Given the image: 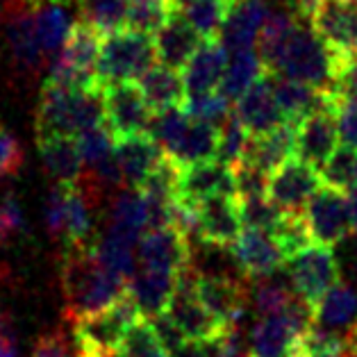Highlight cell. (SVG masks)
Listing matches in <instances>:
<instances>
[{
    "label": "cell",
    "instance_id": "6da1fadb",
    "mask_svg": "<svg viewBox=\"0 0 357 357\" xmlns=\"http://www.w3.org/2000/svg\"><path fill=\"white\" fill-rule=\"evenodd\" d=\"M59 278H62V291L66 303L64 317L68 321L96 314V312L109 307L112 303L121 298V294L128 287L100 264L93 241L86 243V246L64 248Z\"/></svg>",
    "mask_w": 357,
    "mask_h": 357
},
{
    "label": "cell",
    "instance_id": "7a4b0ae2",
    "mask_svg": "<svg viewBox=\"0 0 357 357\" xmlns=\"http://www.w3.org/2000/svg\"><path fill=\"white\" fill-rule=\"evenodd\" d=\"M339 64L342 57L319 37L312 23L298 19L280 50L273 73L294 77L321 91H333Z\"/></svg>",
    "mask_w": 357,
    "mask_h": 357
},
{
    "label": "cell",
    "instance_id": "3957f363",
    "mask_svg": "<svg viewBox=\"0 0 357 357\" xmlns=\"http://www.w3.org/2000/svg\"><path fill=\"white\" fill-rule=\"evenodd\" d=\"M158 50L155 39L146 32L132 28H121L105 34L100 46L98 64H96V82L107 86L114 82L139 80L153 66Z\"/></svg>",
    "mask_w": 357,
    "mask_h": 357
},
{
    "label": "cell",
    "instance_id": "277c9868",
    "mask_svg": "<svg viewBox=\"0 0 357 357\" xmlns=\"http://www.w3.org/2000/svg\"><path fill=\"white\" fill-rule=\"evenodd\" d=\"M287 273L291 278V284L296 294L312 307L333 289L335 284L342 282V262L333 246L312 241L310 246L294 252L284 262Z\"/></svg>",
    "mask_w": 357,
    "mask_h": 357
},
{
    "label": "cell",
    "instance_id": "5b68a950",
    "mask_svg": "<svg viewBox=\"0 0 357 357\" xmlns=\"http://www.w3.org/2000/svg\"><path fill=\"white\" fill-rule=\"evenodd\" d=\"M37 0H10L5 14V39L12 62L23 73H37L48 64V55L37 32Z\"/></svg>",
    "mask_w": 357,
    "mask_h": 357
},
{
    "label": "cell",
    "instance_id": "8992f818",
    "mask_svg": "<svg viewBox=\"0 0 357 357\" xmlns=\"http://www.w3.org/2000/svg\"><path fill=\"white\" fill-rule=\"evenodd\" d=\"M312 241L337 248L353 232L348 214V191L324 185L303 210Z\"/></svg>",
    "mask_w": 357,
    "mask_h": 357
},
{
    "label": "cell",
    "instance_id": "52a82bcc",
    "mask_svg": "<svg viewBox=\"0 0 357 357\" xmlns=\"http://www.w3.org/2000/svg\"><path fill=\"white\" fill-rule=\"evenodd\" d=\"M324 187V178L314 164L301 158H289L268 173L266 194L284 212H303L310 198Z\"/></svg>",
    "mask_w": 357,
    "mask_h": 357
},
{
    "label": "cell",
    "instance_id": "ba28073f",
    "mask_svg": "<svg viewBox=\"0 0 357 357\" xmlns=\"http://www.w3.org/2000/svg\"><path fill=\"white\" fill-rule=\"evenodd\" d=\"M139 266L182 275L191 266V239L176 225H160L144 232L137 246Z\"/></svg>",
    "mask_w": 357,
    "mask_h": 357
},
{
    "label": "cell",
    "instance_id": "9c48e42d",
    "mask_svg": "<svg viewBox=\"0 0 357 357\" xmlns=\"http://www.w3.org/2000/svg\"><path fill=\"white\" fill-rule=\"evenodd\" d=\"M307 21L342 59L357 50V0H317Z\"/></svg>",
    "mask_w": 357,
    "mask_h": 357
},
{
    "label": "cell",
    "instance_id": "30bf717a",
    "mask_svg": "<svg viewBox=\"0 0 357 357\" xmlns=\"http://www.w3.org/2000/svg\"><path fill=\"white\" fill-rule=\"evenodd\" d=\"M243 230L239 198L219 194L196 203V234L191 241L230 248Z\"/></svg>",
    "mask_w": 357,
    "mask_h": 357
},
{
    "label": "cell",
    "instance_id": "8fae6325",
    "mask_svg": "<svg viewBox=\"0 0 357 357\" xmlns=\"http://www.w3.org/2000/svg\"><path fill=\"white\" fill-rule=\"evenodd\" d=\"M196 294L221 321H225L230 328H239V321L243 319V312H246V303L250 296H248V284L239 280L237 273L196 271Z\"/></svg>",
    "mask_w": 357,
    "mask_h": 357
},
{
    "label": "cell",
    "instance_id": "7c38bea8",
    "mask_svg": "<svg viewBox=\"0 0 357 357\" xmlns=\"http://www.w3.org/2000/svg\"><path fill=\"white\" fill-rule=\"evenodd\" d=\"M102 89H105V112L112 132L116 137L148 132L153 109L148 107L144 93L139 89V82H114L102 86Z\"/></svg>",
    "mask_w": 357,
    "mask_h": 357
},
{
    "label": "cell",
    "instance_id": "4fadbf2b",
    "mask_svg": "<svg viewBox=\"0 0 357 357\" xmlns=\"http://www.w3.org/2000/svg\"><path fill=\"white\" fill-rule=\"evenodd\" d=\"M342 137H339L337 109L312 112L296 123V158L314 164L321 169L333 155Z\"/></svg>",
    "mask_w": 357,
    "mask_h": 357
},
{
    "label": "cell",
    "instance_id": "5bb4252c",
    "mask_svg": "<svg viewBox=\"0 0 357 357\" xmlns=\"http://www.w3.org/2000/svg\"><path fill=\"white\" fill-rule=\"evenodd\" d=\"M234 259L239 264V271L243 278H262L268 273H275L278 268L284 266V252L275 237L266 230L246 228L241 230L237 241L230 246Z\"/></svg>",
    "mask_w": 357,
    "mask_h": 357
},
{
    "label": "cell",
    "instance_id": "9a60e30c",
    "mask_svg": "<svg viewBox=\"0 0 357 357\" xmlns=\"http://www.w3.org/2000/svg\"><path fill=\"white\" fill-rule=\"evenodd\" d=\"M237 196V185H234V171L230 164L221 160L196 162L180 169L178 180V198L187 203H200L210 196Z\"/></svg>",
    "mask_w": 357,
    "mask_h": 357
},
{
    "label": "cell",
    "instance_id": "2e32d148",
    "mask_svg": "<svg viewBox=\"0 0 357 357\" xmlns=\"http://www.w3.org/2000/svg\"><path fill=\"white\" fill-rule=\"evenodd\" d=\"M234 112H237L241 123L246 126V130L252 137L264 135L268 130H273L275 126H280L287 121L280 109V102L275 98L273 82L268 71H264L262 77H257V80L239 96V100L234 102Z\"/></svg>",
    "mask_w": 357,
    "mask_h": 357
},
{
    "label": "cell",
    "instance_id": "e0dca14e",
    "mask_svg": "<svg viewBox=\"0 0 357 357\" xmlns=\"http://www.w3.org/2000/svg\"><path fill=\"white\" fill-rule=\"evenodd\" d=\"M268 16L266 0H232L219 39L228 53L255 46Z\"/></svg>",
    "mask_w": 357,
    "mask_h": 357
},
{
    "label": "cell",
    "instance_id": "ac0fdd59",
    "mask_svg": "<svg viewBox=\"0 0 357 357\" xmlns=\"http://www.w3.org/2000/svg\"><path fill=\"white\" fill-rule=\"evenodd\" d=\"M225 64H228V50H225L221 39L219 37L200 39L194 55H191L187 66L182 68L185 86H187V98L219 89Z\"/></svg>",
    "mask_w": 357,
    "mask_h": 357
},
{
    "label": "cell",
    "instance_id": "d6986e66",
    "mask_svg": "<svg viewBox=\"0 0 357 357\" xmlns=\"http://www.w3.org/2000/svg\"><path fill=\"white\" fill-rule=\"evenodd\" d=\"M77 89L80 86H66L43 80L37 105V119H34L37 137L73 135V100Z\"/></svg>",
    "mask_w": 357,
    "mask_h": 357
},
{
    "label": "cell",
    "instance_id": "ffe728a7",
    "mask_svg": "<svg viewBox=\"0 0 357 357\" xmlns=\"http://www.w3.org/2000/svg\"><path fill=\"white\" fill-rule=\"evenodd\" d=\"M114 153L119 158L121 171H123L126 187L137 189L144 185V180L151 176L164 158L162 146L148 132L116 137Z\"/></svg>",
    "mask_w": 357,
    "mask_h": 357
},
{
    "label": "cell",
    "instance_id": "44dd1931",
    "mask_svg": "<svg viewBox=\"0 0 357 357\" xmlns=\"http://www.w3.org/2000/svg\"><path fill=\"white\" fill-rule=\"evenodd\" d=\"M41 164L50 178L59 185H77L84 176V160L73 135H48L37 137Z\"/></svg>",
    "mask_w": 357,
    "mask_h": 357
},
{
    "label": "cell",
    "instance_id": "7402d4cb",
    "mask_svg": "<svg viewBox=\"0 0 357 357\" xmlns=\"http://www.w3.org/2000/svg\"><path fill=\"white\" fill-rule=\"evenodd\" d=\"M301 333L287 314L259 317L250 328L248 346L252 357H296L301 344Z\"/></svg>",
    "mask_w": 357,
    "mask_h": 357
},
{
    "label": "cell",
    "instance_id": "603a6c76",
    "mask_svg": "<svg viewBox=\"0 0 357 357\" xmlns=\"http://www.w3.org/2000/svg\"><path fill=\"white\" fill-rule=\"evenodd\" d=\"M200 39L203 37L194 30V25L176 10L164 21L162 28L155 32V50H158L162 64L182 71L191 55H194V50L198 48Z\"/></svg>",
    "mask_w": 357,
    "mask_h": 357
},
{
    "label": "cell",
    "instance_id": "cb8c5ba5",
    "mask_svg": "<svg viewBox=\"0 0 357 357\" xmlns=\"http://www.w3.org/2000/svg\"><path fill=\"white\" fill-rule=\"evenodd\" d=\"M146 230H151V214H148V203L142 189L126 187L112 203L107 232L139 246V239L144 237Z\"/></svg>",
    "mask_w": 357,
    "mask_h": 357
},
{
    "label": "cell",
    "instance_id": "d4e9b609",
    "mask_svg": "<svg viewBox=\"0 0 357 357\" xmlns=\"http://www.w3.org/2000/svg\"><path fill=\"white\" fill-rule=\"evenodd\" d=\"M139 89H142L148 107L153 112H162L169 107H185L187 102V86L185 75L180 68L167 64H153L148 71L139 77Z\"/></svg>",
    "mask_w": 357,
    "mask_h": 357
},
{
    "label": "cell",
    "instance_id": "484cf974",
    "mask_svg": "<svg viewBox=\"0 0 357 357\" xmlns=\"http://www.w3.org/2000/svg\"><path fill=\"white\" fill-rule=\"evenodd\" d=\"M296 155V123L284 121L264 135H255L248 139V148L243 160L264 169L266 173L275 171L282 162Z\"/></svg>",
    "mask_w": 357,
    "mask_h": 357
},
{
    "label": "cell",
    "instance_id": "4316f807",
    "mask_svg": "<svg viewBox=\"0 0 357 357\" xmlns=\"http://www.w3.org/2000/svg\"><path fill=\"white\" fill-rule=\"evenodd\" d=\"M164 153L180 167L219 160V128L205 123V121L189 119L187 128Z\"/></svg>",
    "mask_w": 357,
    "mask_h": 357
},
{
    "label": "cell",
    "instance_id": "83f0119b",
    "mask_svg": "<svg viewBox=\"0 0 357 357\" xmlns=\"http://www.w3.org/2000/svg\"><path fill=\"white\" fill-rule=\"evenodd\" d=\"M178 273L160 271V268L137 266V273L128 282L130 291L137 298L139 307L146 317H158L169 307L173 294L178 289Z\"/></svg>",
    "mask_w": 357,
    "mask_h": 357
},
{
    "label": "cell",
    "instance_id": "f1b7e54d",
    "mask_svg": "<svg viewBox=\"0 0 357 357\" xmlns=\"http://www.w3.org/2000/svg\"><path fill=\"white\" fill-rule=\"evenodd\" d=\"M314 324L344 335L351 342L353 330L357 328V291L344 282L335 284L314 305Z\"/></svg>",
    "mask_w": 357,
    "mask_h": 357
},
{
    "label": "cell",
    "instance_id": "f546056e",
    "mask_svg": "<svg viewBox=\"0 0 357 357\" xmlns=\"http://www.w3.org/2000/svg\"><path fill=\"white\" fill-rule=\"evenodd\" d=\"M252 287L248 289V296L252 301V307L257 310L259 317L282 314L296 298V289L291 284V278L287 268H278L275 273H268L262 278H252Z\"/></svg>",
    "mask_w": 357,
    "mask_h": 357
},
{
    "label": "cell",
    "instance_id": "4dcf8cb0",
    "mask_svg": "<svg viewBox=\"0 0 357 357\" xmlns=\"http://www.w3.org/2000/svg\"><path fill=\"white\" fill-rule=\"evenodd\" d=\"M91 196L86 194L84 187L68 185L66 194V216H64V234L62 243L64 248L71 246H86L91 243V232H93V221H91Z\"/></svg>",
    "mask_w": 357,
    "mask_h": 357
},
{
    "label": "cell",
    "instance_id": "1f68e13d",
    "mask_svg": "<svg viewBox=\"0 0 357 357\" xmlns=\"http://www.w3.org/2000/svg\"><path fill=\"white\" fill-rule=\"evenodd\" d=\"M34 19H37V32L43 50H46L48 57H55L73 28L68 5L57 3V0H37Z\"/></svg>",
    "mask_w": 357,
    "mask_h": 357
},
{
    "label": "cell",
    "instance_id": "d6a6232c",
    "mask_svg": "<svg viewBox=\"0 0 357 357\" xmlns=\"http://www.w3.org/2000/svg\"><path fill=\"white\" fill-rule=\"evenodd\" d=\"M264 71H266V66L262 62V57H259V50L246 48V50H237V53H228V64H225L219 89L228 96L232 102H237L239 96L246 91L257 77H262Z\"/></svg>",
    "mask_w": 357,
    "mask_h": 357
},
{
    "label": "cell",
    "instance_id": "836d02e7",
    "mask_svg": "<svg viewBox=\"0 0 357 357\" xmlns=\"http://www.w3.org/2000/svg\"><path fill=\"white\" fill-rule=\"evenodd\" d=\"M121 357H173L169 344L164 342L158 326L151 317H137L128 326L119 346Z\"/></svg>",
    "mask_w": 357,
    "mask_h": 357
},
{
    "label": "cell",
    "instance_id": "e575fe53",
    "mask_svg": "<svg viewBox=\"0 0 357 357\" xmlns=\"http://www.w3.org/2000/svg\"><path fill=\"white\" fill-rule=\"evenodd\" d=\"M176 10L203 39L219 37L232 0H173Z\"/></svg>",
    "mask_w": 357,
    "mask_h": 357
},
{
    "label": "cell",
    "instance_id": "d590c367",
    "mask_svg": "<svg viewBox=\"0 0 357 357\" xmlns=\"http://www.w3.org/2000/svg\"><path fill=\"white\" fill-rule=\"evenodd\" d=\"M93 248H96V255L100 259V264L105 266L109 273H114L119 280H123L126 284L132 280L139 266L135 243L121 239L112 232H105L98 241H93Z\"/></svg>",
    "mask_w": 357,
    "mask_h": 357
},
{
    "label": "cell",
    "instance_id": "8d00e7d4",
    "mask_svg": "<svg viewBox=\"0 0 357 357\" xmlns=\"http://www.w3.org/2000/svg\"><path fill=\"white\" fill-rule=\"evenodd\" d=\"M80 19L96 25L102 37L126 28L130 0H80Z\"/></svg>",
    "mask_w": 357,
    "mask_h": 357
},
{
    "label": "cell",
    "instance_id": "74e56055",
    "mask_svg": "<svg viewBox=\"0 0 357 357\" xmlns=\"http://www.w3.org/2000/svg\"><path fill=\"white\" fill-rule=\"evenodd\" d=\"M173 12H176L173 0H130L126 28L155 34Z\"/></svg>",
    "mask_w": 357,
    "mask_h": 357
},
{
    "label": "cell",
    "instance_id": "f35d334b",
    "mask_svg": "<svg viewBox=\"0 0 357 357\" xmlns=\"http://www.w3.org/2000/svg\"><path fill=\"white\" fill-rule=\"evenodd\" d=\"M324 185L351 191L357 187V148L342 144L319 169Z\"/></svg>",
    "mask_w": 357,
    "mask_h": 357
},
{
    "label": "cell",
    "instance_id": "ab89813d",
    "mask_svg": "<svg viewBox=\"0 0 357 357\" xmlns=\"http://www.w3.org/2000/svg\"><path fill=\"white\" fill-rule=\"evenodd\" d=\"M239 212H241V221L243 228H257V230H266L271 232L280 225L284 210L278 207L268 194L264 196H243L239 198Z\"/></svg>",
    "mask_w": 357,
    "mask_h": 357
},
{
    "label": "cell",
    "instance_id": "60d3db41",
    "mask_svg": "<svg viewBox=\"0 0 357 357\" xmlns=\"http://www.w3.org/2000/svg\"><path fill=\"white\" fill-rule=\"evenodd\" d=\"M230 98L225 96L221 89H214V91H207V93H200V96H191L185 102V109L191 119L196 121H205V123L221 128L225 123L232 112H230Z\"/></svg>",
    "mask_w": 357,
    "mask_h": 357
},
{
    "label": "cell",
    "instance_id": "b9f144b4",
    "mask_svg": "<svg viewBox=\"0 0 357 357\" xmlns=\"http://www.w3.org/2000/svg\"><path fill=\"white\" fill-rule=\"evenodd\" d=\"M250 132L246 126L241 123V119L237 116V112L225 119V123L219 128V160L234 167L237 162L243 160L248 148Z\"/></svg>",
    "mask_w": 357,
    "mask_h": 357
},
{
    "label": "cell",
    "instance_id": "7bdbcfd3",
    "mask_svg": "<svg viewBox=\"0 0 357 357\" xmlns=\"http://www.w3.org/2000/svg\"><path fill=\"white\" fill-rule=\"evenodd\" d=\"M273 237L280 243V248L284 252V262L294 252H298L312 243V234H310L307 221H305L303 212H284L280 225L273 230Z\"/></svg>",
    "mask_w": 357,
    "mask_h": 357
},
{
    "label": "cell",
    "instance_id": "ee69618b",
    "mask_svg": "<svg viewBox=\"0 0 357 357\" xmlns=\"http://www.w3.org/2000/svg\"><path fill=\"white\" fill-rule=\"evenodd\" d=\"M114 144H116V135L112 132L109 123L89 128L77 135V146H80L86 167H96L100 160H105L107 155L114 153Z\"/></svg>",
    "mask_w": 357,
    "mask_h": 357
},
{
    "label": "cell",
    "instance_id": "f6af8a7d",
    "mask_svg": "<svg viewBox=\"0 0 357 357\" xmlns=\"http://www.w3.org/2000/svg\"><path fill=\"white\" fill-rule=\"evenodd\" d=\"M234 171V185H237V198L243 196H264L268 189V173L264 169L255 167L246 160L237 162L232 167Z\"/></svg>",
    "mask_w": 357,
    "mask_h": 357
},
{
    "label": "cell",
    "instance_id": "bcb514c9",
    "mask_svg": "<svg viewBox=\"0 0 357 357\" xmlns=\"http://www.w3.org/2000/svg\"><path fill=\"white\" fill-rule=\"evenodd\" d=\"M66 194H68V185H59L55 182V187L50 189V194L46 198V230L55 241H62L64 234V216H66Z\"/></svg>",
    "mask_w": 357,
    "mask_h": 357
},
{
    "label": "cell",
    "instance_id": "7dc6e473",
    "mask_svg": "<svg viewBox=\"0 0 357 357\" xmlns=\"http://www.w3.org/2000/svg\"><path fill=\"white\" fill-rule=\"evenodd\" d=\"M205 355L207 357H252L250 346L239 328H230L221 339H216L214 344L205 346Z\"/></svg>",
    "mask_w": 357,
    "mask_h": 357
},
{
    "label": "cell",
    "instance_id": "c3c4849f",
    "mask_svg": "<svg viewBox=\"0 0 357 357\" xmlns=\"http://www.w3.org/2000/svg\"><path fill=\"white\" fill-rule=\"evenodd\" d=\"M333 91L339 96V100L357 102V50L342 59Z\"/></svg>",
    "mask_w": 357,
    "mask_h": 357
},
{
    "label": "cell",
    "instance_id": "681fc988",
    "mask_svg": "<svg viewBox=\"0 0 357 357\" xmlns=\"http://www.w3.org/2000/svg\"><path fill=\"white\" fill-rule=\"evenodd\" d=\"M23 162V151L21 144L16 142L14 135L0 123V178L10 176Z\"/></svg>",
    "mask_w": 357,
    "mask_h": 357
},
{
    "label": "cell",
    "instance_id": "f907efd6",
    "mask_svg": "<svg viewBox=\"0 0 357 357\" xmlns=\"http://www.w3.org/2000/svg\"><path fill=\"white\" fill-rule=\"evenodd\" d=\"M0 223L7 234H19L25 230V214L21 207V200L7 194L3 200H0Z\"/></svg>",
    "mask_w": 357,
    "mask_h": 357
},
{
    "label": "cell",
    "instance_id": "816d5d0a",
    "mask_svg": "<svg viewBox=\"0 0 357 357\" xmlns=\"http://www.w3.org/2000/svg\"><path fill=\"white\" fill-rule=\"evenodd\" d=\"M337 121L342 144L357 148V102L342 100V105L337 109Z\"/></svg>",
    "mask_w": 357,
    "mask_h": 357
},
{
    "label": "cell",
    "instance_id": "f5cc1de1",
    "mask_svg": "<svg viewBox=\"0 0 357 357\" xmlns=\"http://www.w3.org/2000/svg\"><path fill=\"white\" fill-rule=\"evenodd\" d=\"M30 357H73V355H71V346H68L62 333H46L34 344Z\"/></svg>",
    "mask_w": 357,
    "mask_h": 357
},
{
    "label": "cell",
    "instance_id": "db71d44e",
    "mask_svg": "<svg viewBox=\"0 0 357 357\" xmlns=\"http://www.w3.org/2000/svg\"><path fill=\"white\" fill-rule=\"evenodd\" d=\"M346 243V264L353 278H357V232H351L344 239Z\"/></svg>",
    "mask_w": 357,
    "mask_h": 357
},
{
    "label": "cell",
    "instance_id": "11a10c76",
    "mask_svg": "<svg viewBox=\"0 0 357 357\" xmlns=\"http://www.w3.org/2000/svg\"><path fill=\"white\" fill-rule=\"evenodd\" d=\"M348 214H351L353 232H357V187L348 191Z\"/></svg>",
    "mask_w": 357,
    "mask_h": 357
},
{
    "label": "cell",
    "instance_id": "9f6ffc18",
    "mask_svg": "<svg viewBox=\"0 0 357 357\" xmlns=\"http://www.w3.org/2000/svg\"><path fill=\"white\" fill-rule=\"evenodd\" d=\"M298 357H355L351 348H342V351H321V353H301Z\"/></svg>",
    "mask_w": 357,
    "mask_h": 357
},
{
    "label": "cell",
    "instance_id": "6f0895ef",
    "mask_svg": "<svg viewBox=\"0 0 357 357\" xmlns=\"http://www.w3.org/2000/svg\"><path fill=\"white\" fill-rule=\"evenodd\" d=\"M0 357H16L14 339L10 335H0Z\"/></svg>",
    "mask_w": 357,
    "mask_h": 357
},
{
    "label": "cell",
    "instance_id": "680465c9",
    "mask_svg": "<svg viewBox=\"0 0 357 357\" xmlns=\"http://www.w3.org/2000/svg\"><path fill=\"white\" fill-rule=\"evenodd\" d=\"M7 237H10V234H7V232H5V228H3V223H0V243H3V241H5Z\"/></svg>",
    "mask_w": 357,
    "mask_h": 357
},
{
    "label": "cell",
    "instance_id": "91938a15",
    "mask_svg": "<svg viewBox=\"0 0 357 357\" xmlns=\"http://www.w3.org/2000/svg\"><path fill=\"white\" fill-rule=\"evenodd\" d=\"M57 3H64V5H73V3H80V0H57Z\"/></svg>",
    "mask_w": 357,
    "mask_h": 357
}]
</instances>
